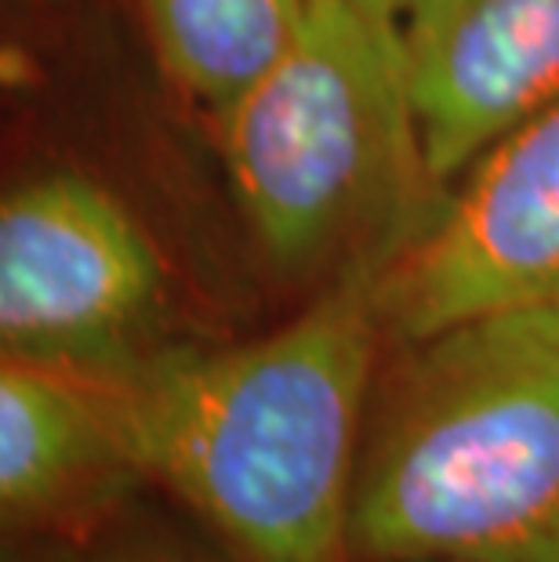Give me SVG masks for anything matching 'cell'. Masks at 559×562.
<instances>
[{
	"instance_id": "obj_6",
	"label": "cell",
	"mask_w": 559,
	"mask_h": 562,
	"mask_svg": "<svg viewBox=\"0 0 559 562\" xmlns=\"http://www.w3.org/2000/svg\"><path fill=\"white\" fill-rule=\"evenodd\" d=\"M400 47L436 193L559 102V0H418Z\"/></svg>"
},
{
	"instance_id": "obj_4",
	"label": "cell",
	"mask_w": 559,
	"mask_h": 562,
	"mask_svg": "<svg viewBox=\"0 0 559 562\" xmlns=\"http://www.w3.org/2000/svg\"><path fill=\"white\" fill-rule=\"evenodd\" d=\"M168 272L121 200L77 171L41 175L0 203L4 360L116 381L171 338Z\"/></svg>"
},
{
	"instance_id": "obj_9",
	"label": "cell",
	"mask_w": 559,
	"mask_h": 562,
	"mask_svg": "<svg viewBox=\"0 0 559 562\" xmlns=\"http://www.w3.org/2000/svg\"><path fill=\"white\" fill-rule=\"evenodd\" d=\"M63 562H241L233 559L225 548H208L197 541H186L178 533H160V530H102L85 544H69V559Z\"/></svg>"
},
{
	"instance_id": "obj_7",
	"label": "cell",
	"mask_w": 559,
	"mask_h": 562,
	"mask_svg": "<svg viewBox=\"0 0 559 562\" xmlns=\"http://www.w3.org/2000/svg\"><path fill=\"white\" fill-rule=\"evenodd\" d=\"M146 483L99 381L0 363V522L19 541L85 544Z\"/></svg>"
},
{
	"instance_id": "obj_2",
	"label": "cell",
	"mask_w": 559,
	"mask_h": 562,
	"mask_svg": "<svg viewBox=\"0 0 559 562\" xmlns=\"http://www.w3.org/2000/svg\"><path fill=\"white\" fill-rule=\"evenodd\" d=\"M349 562H559V313L497 308L385 345Z\"/></svg>"
},
{
	"instance_id": "obj_10",
	"label": "cell",
	"mask_w": 559,
	"mask_h": 562,
	"mask_svg": "<svg viewBox=\"0 0 559 562\" xmlns=\"http://www.w3.org/2000/svg\"><path fill=\"white\" fill-rule=\"evenodd\" d=\"M356 4H360L364 11H371L374 19H382V22H389V26L400 30V22L411 15L418 0H356Z\"/></svg>"
},
{
	"instance_id": "obj_5",
	"label": "cell",
	"mask_w": 559,
	"mask_h": 562,
	"mask_svg": "<svg viewBox=\"0 0 559 562\" xmlns=\"http://www.w3.org/2000/svg\"><path fill=\"white\" fill-rule=\"evenodd\" d=\"M374 297L389 345L497 308L559 313V102L429 203Z\"/></svg>"
},
{
	"instance_id": "obj_3",
	"label": "cell",
	"mask_w": 559,
	"mask_h": 562,
	"mask_svg": "<svg viewBox=\"0 0 559 562\" xmlns=\"http://www.w3.org/2000/svg\"><path fill=\"white\" fill-rule=\"evenodd\" d=\"M225 178L288 277L389 258L439 196L414 131L400 30L313 0L299 37L215 116Z\"/></svg>"
},
{
	"instance_id": "obj_1",
	"label": "cell",
	"mask_w": 559,
	"mask_h": 562,
	"mask_svg": "<svg viewBox=\"0 0 559 562\" xmlns=\"http://www.w3.org/2000/svg\"><path fill=\"white\" fill-rule=\"evenodd\" d=\"M378 269L353 261L261 338L168 341L102 385L146 483L233 559L349 562L356 458L389 345Z\"/></svg>"
},
{
	"instance_id": "obj_8",
	"label": "cell",
	"mask_w": 559,
	"mask_h": 562,
	"mask_svg": "<svg viewBox=\"0 0 559 562\" xmlns=\"http://www.w3.org/2000/svg\"><path fill=\"white\" fill-rule=\"evenodd\" d=\"M313 0H142L160 69L211 116L288 52Z\"/></svg>"
}]
</instances>
